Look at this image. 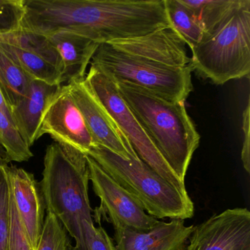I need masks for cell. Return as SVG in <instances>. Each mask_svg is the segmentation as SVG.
Here are the masks:
<instances>
[{"label": "cell", "instance_id": "cell-1", "mask_svg": "<svg viewBox=\"0 0 250 250\" xmlns=\"http://www.w3.org/2000/svg\"><path fill=\"white\" fill-rule=\"evenodd\" d=\"M28 25L43 36L69 32L99 44L171 27L165 0H33Z\"/></svg>", "mask_w": 250, "mask_h": 250}, {"label": "cell", "instance_id": "cell-2", "mask_svg": "<svg viewBox=\"0 0 250 250\" xmlns=\"http://www.w3.org/2000/svg\"><path fill=\"white\" fill-rule=\"evenodd\" d=\"M39 183L47 213L55 215L74 238L73 250H88L94 231L88 195L86 155L61 143L48 146Z\"/></svg>", "mask_w": 250, "mask_h": 250}, {"label": "cell", "instance_id": "cell-3", "mask_svg": "<svg viewBox=\"0 0 250 250\" xmlns=\"http://www.w3.org/2000/svg\"><path fill=\"white\" fill-rule=\"evenodd\" d=\"M115 83L146 135L177 176L185 182L188 165L200 140L185 102L166 100L129 83Z\"/></svg>", "mask_w": 250, "mask_h": 250}, {"label": "cell", "instance_id": "cell-4", "mask_svg": "<svg viewBox=\"0 0 250 250\" xmlns=\"http://www.w3.org/2000/svg\"><path fill=\"white\" fill-rule=\"evenodd\" d=\"M87 155L155 219L185 220L194 215L189 196L184 195L142 161L124 159L100 146H93Z\"/></svg>", "mask_w": 250, "mask_h": 250}, {"label": "cell", "instance_id": "cell-5", "mask_svg": "<svg viewBox=\"0 0 250 250\" xmlns=\"http://www.w3.org/2000/svg\"><path fill=\"white\" fill-rule=\"evenodd\" d=\"M91 65L115 83L134 84L171 102H185L193 90L191 65L167 66L128 55L109 43L99 44Z\"/></svg>", "mask_w": 250, "mask_h": 250}, {"label": "cell", "instance_id": "cell-6", "mask_svg": "<svg viewBox=\"0 0 250 250\" xmlns=\"http://www.w3.org/2000/svg\"><path fill=\"white\" fill-rule=\"evenodd\" d=\"M191 66L199 75L222 85L250 77V6L238 11L210 39L191 49Z\"/></svg>", "mask_w": 250, "mask_h": 250}, {"label": "cell", "instance_id": "cell-7", "mask_svg": "<svg viewBox=\"0 0 250 250\" xmlns=\"http://www.w3.org/2000/svg\"><path fill=\"white\" fill-rule=\"evenodd\" d=\"M84 80L126 137L140 160L184 195H188L185 182L177 176L146 135L120 95L116 83L92 65Z\"/></svg>", "mask_w": 250, "mask_h": 250}, {"label": "cell", "instance_id": "cell-8", "mask_svg": "<svg viewBox=\"0 0 250 250\" xmlns=\"http://www.w3.org/2000/svg\"><path fill=\"white\" fill-rule=\"evenodd\" d=\"M89 180L100 198V207L94 210L100 222L103 216L114 228L147 229L157 223V219L147 214L130 193L120 186L94 159L86 155Z\"/></svg>", "mask_w": 250, "mask_h": 250}, {"label": "cell", "instance_id": "cell-9", "mask_svg": "<svg viewBox=\"0 0 250 250\" xmlns=\"http://www.w3.org/2000/svg\"><path fill=\"white\" fill-rule=\"evenodd\" d=\"M186 250H250V212L227 209L194 227Z\"/></svg>", "mask_w": 250, "mask_h": 250}, {"label": "cell", "instance_id": "cell-10", "mask_svg": "<svg viewBox=\"0 0 250 250\" xmlns=\"http://www.w3.org/2000/svg\"><path fill=\"white\" fill-rule=\"evenodd\" d=\"M74 102L84 117L95 146H100L128 160H140L104 106L81 80L68 84Z\"/></svg>", "mask_w": 250, "mask_h": 250}, {"label": "cell", "instance_id": "cell-11", "mask_svg": "<svg viewBox=\"0 0 250 250\" xmlns=\"http://www.w3.org/2000/svg\"><path fill=\"white\" fill-rule=\"evenodd\" d=\"M45 134H49L55 142L71 146L85 155L95 146L68 84L62 86L46 111L41 125V137Z\"/></svg>", "mask_w": 250, "mask_h": 250}, {"label": "cell", "instance_id": "cell-12", "mask_svg": "<svg viewBox=\"0 0 250 250\" xmlns=\"http://www.w3.org/2000/svg\"><path fill=\"white\" fill-rule=\"evenodd\" d=\"M118 50L151 62L176 68L191 65L186 43L172 27L134 39L108 43Z\"/></svg>", "mask_w": 250, "mask_h": 250}, {"label": "cell", "instance_id": "cell-13", "mask_svg": "<svg viewBox=\"0 0 250 250\" xmlns=\"http://www.w3.org/2000/svg\"><path fill=\"white\" fill-rule=\"evenodd\" d=\"M194 226L184 220L158 221L147 229L115 228L116 250H186Z\"/></svg>", "mask_w": 250, "mask_h": 250}, {"label": "cell", "instance_id": "cell-14", "mask_svg": "<svg viewBox=\"0 0 250 250\" xmlns=\"http://www.w3.org/2000/svg\"><path fill=\"white\" fill-rule=\"evenodd\" d=\"M11 194L33 250H37L44 224V200L34 175L22 168H8Z\"/></svg>", "mask_w": 250, "mask_h": 250}, {"label": "cell", "instance_id": "cell-15", "mask_svg": "<svg viewBox=\"0 0 250 250\" xmlns=\"http://www.w3.org/2000/svg\"><path fill=\"white\" fill-rule=\"evenodd\" d=\"M61 87V84L33 80L25 96L11 109L14 124L29 147L40 138L43 117Z\"/></svg>", "mask_w": 250, "mask_h": 250}, {"label": "cell", "instance_id": "cell-16", "mask_svg": "<svg viewBox=\"0 0 250 250\" xmlns=\"http://www.w3.org/2000/svg\"><path fill=\"white\" fill-rule=\"evenodd\" d=\"M58 51L64 71L62 83L79 81L85 78L86 69L99 47V43L69 32H58L47 36Z\"/></svg>", "mask_w": 250, "mask_h": 250}, {"label": "cell", "instance_id": "cell-17", "mask_svg": "<svg viewBox=\"0 0 250 250\" xmlns=\"http://www.w3.org/2000/svg\"><path fill=\"white\" fill-rule=\"evenodd\" d=\"M198 20L203 35L201 42L207 40L228 24L243 8L250 6V0H181Z\"/></svg>", "mask_w": 250, "mask_h": 250}, {"label": "cell", "instance_id": "cell-18", "mask_svg": "<svg viewBox=\"0 0 250 250\" xmlns=\"http://www.w3.org/2000/svg\"><path fill=\"white\" fill-rule=\"evenodd\" d=\"M0 47L33 80L49 84H62V74L39 55L8 43H0Z\"/></svg>", "mask_w": 250, "mask_h": 250}, {"label": "cell", "instance_id": "cell-19", "mask_svg": "<svg viewBox=\"0 0 250 250\" xmlns=\"http://www.w3.org/2000/svg\"><path fill=\"white\" fill-rule=\"evenodd\" d=\"M0 43H8L39 55L55 66L62 77L64 66L62 58L47 36L21 28L14 33L0 36Z\"/></svg>", "mask_w": 250, "mask_h": 250}, {"label": "cell", "instance_id": "cell-20", "mask_svg": "<svg viewBox=\"0 0 250 250\" xmlns=\"http://www.w3.org/2000/svg\"><path fill=\"white\" fill-rule=\"evenodd\" d=\"M33 80L0 47V90L11 111L25 96Z\"/></svg>", "mask_w": 250, "mask_h": 250}, {"label": "cell", "instance_id": "cell-21", "mask_svg": "<svg viewBox=\"0 0 250 250\" xmlns=\"http://www.w3.org/2000/svg\"><path fill=\"white\" fill-rule=\"evenodd\" d=\"M167 16L171 27L178 33L190 49L203 39V31L194 13L181 0H165Z\"/></svg>", "mask_w": 250, "mask_h": 250}, {"label": "cell", "instance_id": "cell-22", "mask_svg": "<svg viewBox=\"0 0 250 250\" xmlns=\"http://www.w3.org/2000/svg\"><path fill=\"white\" fill-rule=\"evenodd\" d=\"M0 146L5 150L7 162H27L33 156L30 147L21 137L14 123L1 110Z\"/></svg>", "mask_w": 250, "mask_h": 250}, {"label": "cell", "instance_id": "cell-23", "mask_svg": "<svg viewBox=\"0 0 250 250\" xmlns=\"http://www.w3.org/2000/svg\"><path fill=\"white\" fill-rule=\"evenodd\" d=\"M8 162L0 154V250H8L11 184Z\"/></svg>", "mask_w": 250, "mask_h": 250}, {"label": "cell", "instance_id": "cell-24", "mask_svg": "<svg viewBox=\"0 0 250 250\" xmlns=\"http://www.w3.org/2000/svg\"><path fill=\"white\" fill-rule=\"evenodd\" d=\"M36 250H73L70 235L55 215L47 213Z\"/></svg>", "mask_w": 250, "mask_h": 250}, {"label": "cell", "instance_id": "cell-25", "mask_svg": "<svg viewBox=\"0 0 250 250\" xmlns=\"http://www.w3.org/2000/svg\"><path fill=\"white\" fill-rule=\"evenodd\" d=\"M25 0H0V36L21 29Z\"/></svg>", "mask_w": 250, "mask_h": 250}, {"label": "cell", "instance_id": "cell-26", "mask_svg": "<svg viewBox=\"0 0 250 250\" xmlns=\"http://www.w3.org/2000/svg\"><path fill=\"white\" fill-rule=\"evenodd\" d=\"M88 250H116L113 241L104 228H102L100 222L99 226L95 228L92 234L89 241Z\"/></svg>", "mask_w": 250, "mask_h": 250}, {"label": "cell", "instance_id": "cell-27", "mask_svg": "<svg viewBox=\"0 0 250 250\" xmlns=\"http://www.w3.org/2000/svg\"><path fill=\"white\" fill-rule=\"evenodd\" d=\"M250 101L247 102V106L243 113V131H244V140L241 150V160L244 169L248 173L250 171Z\"/></svg>", "mask_w": 250, "mask_h": 250}, {"label": "cell", "instance_id": "cell-28", "mask_svg": "<svg viewBox=\"0 0 250 250\" xmlns=\"http://www.w3.org/2000/svg\"><path fill=\"white\" fill-rule=\"evenodd\" d=\"M0 110L2 111L8 118H10L14 122L12 115H11V109L8 106V104L5 102V98H4L1 90H0Z\"/></svg>", "mask_w": 250, "mask_h": 250}]
</instances>
